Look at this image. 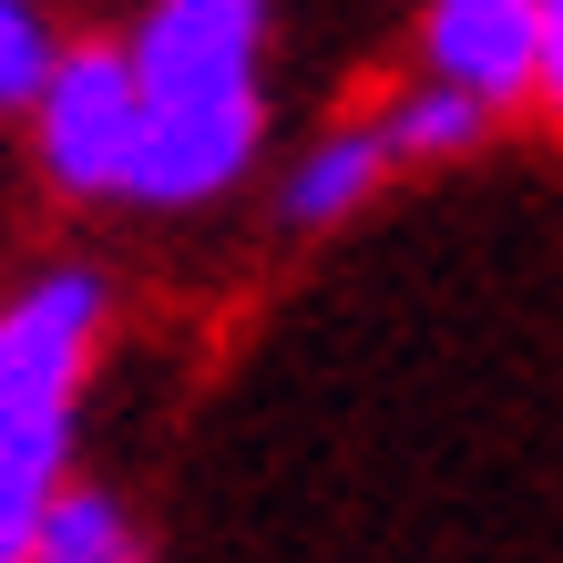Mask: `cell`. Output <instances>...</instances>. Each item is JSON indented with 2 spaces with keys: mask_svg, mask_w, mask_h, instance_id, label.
<instances>
[{
  "mask_svg": "<svg viewBox=\"0 0 563 563\" xmlns=\"http://www.w3.org/2000/svg\"><path fill=\"white\" fill-rule=\"evenodd\" d=\"M420 73L461 82L482 113H533L563 92V0H430Z\"/></svg>",
  "mask_w": 563,
  "mask_h": 563,
  "instance_id": "obj_2",
  "label": "cell"
},
{
  "mask_svg": "<svg viewBox=\"0 0 563 563\" xmlns=\"http://www.w3.org/2000/svg\"><path fill=\"white\" fill-rule=\"evenodd\" d=\"M389 175H400V164H389V144H379L369 113H358V123H328V134L277 175V225H287V236H328V225H349Z\"/></svg>",
  "mask_w": 563,
  "mask_h": 563,
  "instance_id": "obj_6",
  "label": "cell"
},
{
  "mask_svg": "<svg viewBox=\"0 0 563 563\" xmlns=\"http://www.w3.org/2000/svg\"><path fill=\"white\" fill-rule=\"evenodd\" d=\"M113 287L103 267H42L0 308V563H21L31 512L73 461V410L103 349Z\"/></svg>",
  "mask_w": 563,
  "mask_h": 563,
  "instance_id": "obj_1",
  "label": "cell"
},
{
  "mask_svg": "<svg viewBox=\"0 0 563 563\" xmlns=\"http://www.w3.org/2000/svg\"><path fill=\"white\" fill-rule=\"evenodd\" d=\"M369 123H379L389 164H461V154H482V144H492V123H503V113H482L461 82H430V73H420L410 92H389Z\"/></svg>",
  "mask_w": 563,
  "mask_h": 563,
  "instance_id": "obj_8",
  "label": "cell"
},
{
  "mask_svg": "<svg viewBox=\"0 0 563 563\" xmlns=\"http://www.w3.org/2000/svg\"><path fill=\"white\" fill-rule=\"evenodd\" d=\"M256 154H267V92H246V103H144L113 206H154V216L216 206L256 175Z\"/></svg>",
  "mask_w": 563,
  "mask_h": 563,
  "instance_id": "obj_5",
  "label": "cell"
},
{
  "mask_svg": "<svg viewBox=\"0 0 563 563\" xmlns=\"http://www.w3.org/2000/svg\"><path fill=\"white\" fill-rule=\"evenodd\" d=\"M52 52H62V31L31 11V0H0V113H31V92H42Z\"/></svg>",
  "mask_w": 563,
  "mask_h": 563,
  "instance_id": "obj_9",
  "label": "cell"
},
{
  "mask_svg": "<svg viewBox=\"0 0 563 563\" xmlns=\"http://www.w3.org/2000/svg\"><path fill=\"white\" fill-rule=\"evenodd\" d=\"M134 73H123V42H62L42 92H31V154L62 195L82 206H113L123 195V164H134Z\"/></svg>",
  "mask_w": 563,
  "mask_h": 563,
  "instance_id": "obj_3",
  "label": "cell"
},
{
  "mask_svg": "<svg viewBox=\"0 0 563 563\" xmlns=\"http://www.w3.org/2000/svg\"><path fill=\"white\" fill-rule=\"evenodd\" d=\"M123 73L134 103H246L267 92V0H144Z\"/></svg>",
  "mask_w": 563,
  "mask_h": 563,
  "instance_id": "obj_4",
  "label": "cell"
},
{
  "mask_svg": "<svg viewBox=\"0 0 563 563\" xmlns=\"http://www.w3.org/2000/svg\"><path fill=\"white\" fill-rule=\"evenodd\" d=\"M21 563H144V522L103 482H52L42 512H31Z\"/></svg>",
  "mask_w": 563,
  "mask_h": 563,
  "instance_id": "obj_7",
  "label": "cell"
}]
</instances>
